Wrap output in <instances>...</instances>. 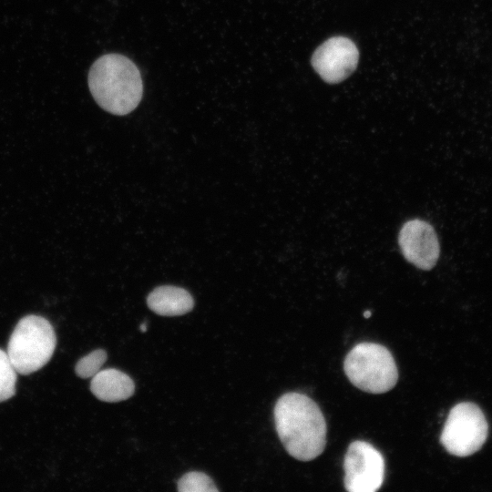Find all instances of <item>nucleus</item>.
<instances>
[{"mask_svg":"<svg viewBox=\"0 0 492 492\" xmlns=\"http://www.w3.org/2000/svg\"><path fill=\"white\" fill-rule=\"evenodd\" d=\"M358 58V49L352 40L334 36L314 51L312 65L324 81L334 84L344 80L354 71Z\"/></svg>","mask_w":492,"mask_h":492,"instance_id":"nucleus-7","label":"nucleus"},{"mask_svg":"<svg viewBox=\"0 0 492 492\" xmlns=\"http://www.w3.org/2000/svg\"><path fill=\"white\" fill-rule=\"evenodd\" d=\"M343 370L354 386L371 394L386 393L398 380L392 354L384 346L374 343L356 344L346 355Z\"/></svg>","mask_w":492,"mask_h":492,"instance_id":"nucleus-4","label":"nucleus"},{"mask_svg":"<svg viewBox=\"0 0 492 492\" xmlns=\"http://www.w3.org/2000/svg\"><path fill=\"white\" fill-rule=\"evenodd\" d=\"M92 394L104 402H119L129 398L135 391L133 380L125 373L109 368L100 370L92 377Z\"/></svg>","mask_w":492,"mask_h":492,"instance_id":"nucleus-9","label":"nucleus"},{"mask_svg":"<svg viewBox=\"0 0 492 492\" xmlns=\"http://www.w3.org/2000/svg\"><path fill=\"white\" fill-rule=\"evenodd\" d=\"M147 328H148V325L146 323H141L139 326V329L141 330L142 333L146 332Z\"/></svg>","mask_w":492,"mask_h":492,"instance_id":"nucleus-14","label":"nucleus"},{"mask_svg":"<svg viewBox=\"0 0 492 492\" xmlns=\"http://www.w3.org/2000/svg\"><path fill=\"white\" fill-rule=\"evenodd\" d=\"M107 357V353L103 349L92 351L77 361L75 373L80 378L93 377L101 370Z\"/></svg>","mask_w":492,"mask_h":492,"instance_id":"nucleus-13","label":"nucleus"},{"mask_svg":"<svg viewBox=\"0 0 492 492\" xmlns=\"http://www.w3.org/2000/svg\"><path fill=\"white\" fill-rule=\"evenodd\" d=\"M372 313L370 311H365L364 313V318H369L371 316Z\"/></svg>","mask_w":492,"mask_h":492,"instance_id":"nucleus-15","label":"nucleus"},{"mask_svg":"<svg viewBox=\"0 0 492 492\" xmlns=\"http://www.w3.org/2000/svg\"><path fill=\"white\" fill-rule=\"evenodd\" d=\"M487 436V423L481 409L473 403L465 402L451 409L440 442L448 453L466 456L477 451Z\"/></svg>","mask_w":492,"mask_h":492,"instance_id":"nucleus-5","label":"nucleus"},{"mask_svg":"<svg viewBox=\"0 0 492 492\" xmlns=\"http://www.w3.org/2000/svg\"><path fill=\"white\" fill-rule=\"evenodd\" d=\"M17 374L6 352L0 349V403L15 395Z\"/></svg>","mask_w":492,"mask_h":492,"instance_id":"nucleus-11","label":"nucleus"},{"mask_svg":"<svg viewBox=\"0 0 492 492\" xmlns=\"http://www.w3.org/2000/svg\"><path fill=\"white\" fill-rule=\"evenodd\" d=\"M273 414L278 436L290 456L310 461L323 453L326 445V422L310 397L286 393L277 400Z\"/></svg>","mask_w":492,"mask_h":492,"instance_id":"nucleus-1","label":"nucleus"},{"mask_svg":"<svg viewBox=\"0 0 492 492\" xmlns=\"http://www.w3.org/2000/svg\"><path fill=\"white\" fill-rule=\"evenodd\" d=\"M344 487L350 492H374L384 479V459L371 444L354 441L343 460Z\"/></svg>","mask_w":492,"mask_h":492,"instance_id":"nucleus-6","label":"nucleus"},{"mask_svg":"<svg viewBox=\"0 0 492 492\" xmlns=\"http://www.w3.org/2000/svg\"><path fill=\"white\" fill-rule=\"evenodd\" d=\"M56 345L52 324L39 315H26L15 325L6 354L16 372L29 374L38 371L51 359Z\"/></svg>","mask_w":492,"mask_h":492,"instance_id":"nucleus-3","label":"nucleus"},{"mask_svg":"<svg viewBox=\"0 0 492 492\" xmlns=\"http://www.w3.org/2000/svg\"><path fill=\"white\" fill-rule=\"evenodd\" d=\"M178 490L180 492H213L218 491V488L206 474L191 471L179 478Z\"/></svg>","mask_w":492,"mask_h":492,"instance_id":"nucleus-12","label":"nucleus"},{"mask_svg":"<svg viewBox=\"0 0 492 492\" xmlns=\"http://www.w3.org/2000/svg\"><path fill=\"white\" fill-rule=\"evenodd\" d=\"M149 308L161 316H179L190 312L194 300L183 288L164 285L155 288L147 298Z\"/></svg>","mask_w":492,"mask_h":492,"instance_id":"nucleus-10","label":"nucleus"},{"mask_svg":"<svg viewBox=\"0 0 492 492\" xmlns=\"http://www.w3.org/2000/svg\"><path fill=\"white\" fill-rule=\"evenodd\" d=\"M88 87L100 108L118 116L133 111L143 95L138 68L120 54H107L93 63L88 73Z\"/></svg>","mask_w":492,"mask_h":492,"instance_id":"nucleus-2","label":"nucleus"},{"mask_svg":"<svg viewBox=\"0 0 492 492\" xmlns=\"http://www.w3.org/2000/svg\"><path fill=\"white\" fill-rule=\"evenodd\" d=\"M398 244L405 259L421 270H431L439 258L437 235L433 226L423 220L405 222L398 234Z\"/></svg>","mask_w":492,"mask_h":492,"instance_id":"nucleus-8","label":"nucleus"}]
</instances>
